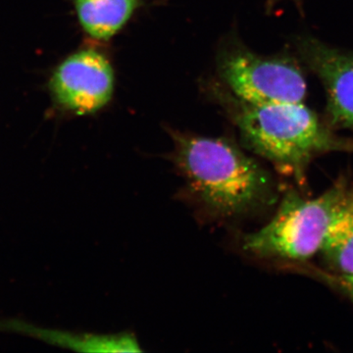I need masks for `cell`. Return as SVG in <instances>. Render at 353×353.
<instances>
[{
	"label": "cell",
	"mask_w": 353,
	"mask_h": 353,
	"mask_svg": "<svg viewBox=\"0 0 353 353\" xmlns=\"http://www.w3.org/2000/svg\"><path fill=\"white\" fill-rule=\"evenodd\" d=\"M325 283L345 294L353 301V274H334L319 271L315 273Z\"/></svg>",
	"instance_id": "cell-10"
},
{
	"label": "cell",
	"mask_w": 353,
	"mask_h": 353,
	"mask_svg": "<svg viewBox=\"0 0 353 353\" xmlns=\"http://www.w3.org/2000/svg\"><path fill=\"white\" fill-rule=\"evenodd\" d=\"M350 188L347 181L340 180L311 199L289 190L273 219L243 236V250L260 259L304 262L311 259L321 250Z\"/></svg>",
	"instance_id": "cell-3"
},
{
	"label": "cell",
	"mask_w": 353,
	"mask_h": 353,
	"mask_svg": "<svg viewBox=\"0 0 353 353\" xmlns=\"http://www.w3.org/2000/svg\"><path fill=\"white\" fill-rule=\"evenodd\" d=\"M221 72L232 92L246 103H299L305 99L303 72L289 60L234 51L223 59Z\"/></svg>",
	"instance_id": "cell-4"
},
{
	"label": "cell",
	"mask_w": 353,
	"mask_h": 353,
	"mask_svg": "<svg viewBox=\"0 0 353 353\" xmlns=\"http://www.w3.org/2000/svg\"><path fill=\"white\" fill-rule=\"evenodd\" d=\"M50 85L53 99L65 110L80 115L94 113L112 97V66L99 51L80 50L58 65Z\"/></svg>",
	"instance_id": "cell-5"
},
{
	"label": "cell",
	"mask_w": 353,
	"mask_h": 353,
	"mask_svg": "<svg viewBox=\"0 0 353 353\" xmlns=\"http://www.w3.org/2000/svg\"><path fill=\"white\" fill-rule=\"evenodd\" d=\"M43 338L78 352H141L138 340L129 333L115 334H71L43 332Z\"/></svg>",
	"instance_id": "cell-9"
},
{
	"label": "cell",
	"mask_w": 353,
	"mask_h": 353,
	"mask_svg": "<svg viewBox=\"0 0 353 353\" xmlns=\"http://www.w3.org/2000/svg\"><path fill=\"white\" fill-rule=\"evenodd\" d=\"M319 253L331 273L353 274V187L348 190Z\"/></svg>",
	"instance_id": "cell-8"
},
{
	"label": "cell",
	"mask_w": 353,
	"mask_h": 353,
	"mask_svg": "<svg viewBox=\"0 0 353 353\" xmlns=\"http://www.w3.org/2000/svg\"><path fill=\"white\" fill-rule=\"evenodd\" d=\"M74 4L88 36L108 41L132 17L139 0H74Z\"/></svg>",
	"instance_id": "cell-7"
},
{
	"label": "cell",
	"mask_w": 353,
	"mask_h": 353,
	"mask_svg": "<svg viewBox=\"0 0 353 353\" xmlns=\"http://www.w3.org/2000/svg\"><path fill=\"white\" fill-rule=\"evenodd\" d=\"M234 119L245 145L299 185L305 183L315 157L353 150L352 141L334 134L303 102L256 105L241 101Z\"/></svg>",
	"instance_id": "cell-2"
},
{
	"label": "cell",
	"mask_w": 353,
	"mask_h": 353,
	"mask_svg": "<svg viewBox=\"0 0 353 353\" xmlns=\"http://www.w3.org/2000/svg\"><path fill=\"white\" fill-rule=\"evenodd\" d=\"M299 51L321 81L332 122L353 132V52L310 38L301 41Z\"/></svg>",
	"instance_id": "cell-6"
},
{
	"label": "cell",
	"mask_w": 353,
	"mask_h": 353,
	"mask_svg": "<svg viewBox=\"0 0 353 353\" xmlns=\"http://www.w3.org/2000/svg\"><path fill=\"white\" fill-rule=\"evenodd\" d=\"M173 161L197 203L216 217L236 218L276 197L263 166L225 139L172 132Z\"/></svg>",
	"instance_id": "cell-1"
}]
</instances>
